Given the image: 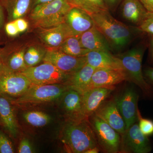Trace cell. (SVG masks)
I'll return each instance as SVG.
<instances>
[{
	"label": "cell",
	"mask_w": 153,
	"mask_h": 153,
	"mask_svg": "<svg viewBox=\"0 0 153 153\" xmlns=\"http://www.w3.org/2000/svg\"><path fill=\"white\" fill-rule=\"evenodd\" d=\"M90 15L94 27L106 38L112 50L122 51L134 39L144 34L137 27L128 26L118 21L109 10Z\"/></svg>",
	"instance_id": "6da1fadb"
},
{
	"label": "cell",
	"mask_w": 153,
	"mask_h": 153,
	"mask_svg": "<svg viewBox=\"0 0 153 153\" xmlns=\"http://www.w3.org/2000/svg\"><path fill=\"white\" fill-rule=\"evenodd\" d=\"M60 139L68 153H84L89 149L98 147L88 118L66 120L60 131Z\"/></svg>",
	"instance_id": "7a4b0ae2"
},
{
	"label": "cell",
	"mask_w": 153,
	"mask_h": 153,
	"mask_svg": "<svg viewBox=\"0 0 153 153\" xmlns=\"http://www.w3.org/2000/svg\"><path fill=\"white\" fill-rule=\"evenodd\" d=\"M147 48L148 42L143 41L131 49L116 56L120 60L127 80L139 88L146 97L153 98V88L145 79L143 72V57Z\"/></svg>",
	"instance_id": "3957f363"
},
{
	"label": "cell",
	"mask_w": 153,
	"mask_h": 153,
	"mask_svg": "<svg viewBox=\"0 0 153 153\" xmlns=\"http://www.w3.org/2000/svg\"><path fill=\"white\" fill-rule=\"evenodd\" d=\"M71 7L68 0H53L33 7L29 14V19L35 27H51L64 22Z\"/></svg>",
	"instance_id": "277c9868"
},
{
	"label": "cell",
	"mask_w": 153,
	"mask_h": 153,
	"mask_svg": "<svg viewBox=\"0 0 153 153\" xmlns=\"http://www.w3.org/2000/svg\"><path fill=\"white\" fill-rule=\"evenodd\" d=\"M69 88L64 84L44 85L33 84L23 95L14 99L11 102L12 104L20 107L52 102L62 98Z\"/></svg>",
	"instance_id": "5b68a950"
},
{
	"label": "cell",
	"mask_w": 153,
	"mask_h": 153,
	"mask_svg": "<svg viewBox=\"0 0 153 153\" xmlns=\"http://www.w3.org/2000/svg\"><path fill=\"white\" fill-rule=\"evenodd\" d=\"M100 152H119L121 135L94 113L88 117Z\"/></svg>",
	"instance_id": "8992f818"
},
{
	"label": "cell",
	"mask_w": 153,
	"mask_h": 153,
	"mask_svg": "<svg viewBox=\"0 0 153 153\" xmlns=\"http://www.w3.org/2000/svg\"><path fill=\"white\" fill-rule=\"evenodd\" d=\"M21 73L33 84L38 85L65 84L70 75L51 63L45 62L38 66L28 67Z\"/></svg>",
	"instance_id": "52a82bcc"
},
{
	"label": "cell",
	"mask_w": 153,
	"mask_h": 153,
	"mask_svg": "<svg viewBox=\"0 0 153 153\" xmlns=\"http://www.w3.org/2000/svg\"><path fill=\"white\" fill-rule=\"evenodd\" d=\"M152 146L148 137L140 130L138 123L132 125L121 135L120 153H149Z\"/></svg>",
	"instance_id": "ba28073f"
},
{
	"label": "cell",
	"mask_w": 153,
	"mask_h": 153,
	"mask_svg": "<svg viewBox=\"0 0 153 153\" xmlns=\"http://www.w3.org/2000/svg\"><path fill=\"white\" fill-rule=\"evenodd\" d=\"M33 83L21 72L5 69L0 72V94L16 99L23 95Z\"/></svg>",
	"instance_id": "9c48e42d"
},
{
	"label": "cell",
	"mask_w": 153,
	"mask_h": 153,
	"mask_svg": "<svg viewBox=\"0 0 153 153\" xmlns=\"http://www.w3.org/2000/svg\"><path fill=\"white\" fill-rule=\"evenodd\" d=\"M139 96L132 86L124 88L114 98L118 108L125 122L127 129L137 122Z\"/></svg>",
	"instance_id": "30bf717a"
},
{
	"label": "cell",
	"mask_w": 153,
	"mask_h": 153,
	"mask_svg": "<svg viewBox=\"0 0 153 153\" xmlns=\"http://www.w3.org/2000/svg\"><path fill=\"white\" fill-rule=\"evenodd\" d=\"M27 44L20 41H10L0 49V57L6 69L21 72L27 68L24 58Z\"/></svg>",
	"instance_id": "8fae6325"
},
{
	"label": "cell",
	"mask_w": 153,
	"mask_h": 153,
	"mask_svg": "<svg viewBox=\"0 0 153 153\" xmlns=\"http://www.w3.org/2000/svg\"><path fill=\"white\" fill-rule=\"evenodd\" d=\"M43 61L51 63L68 74L76 72L86 63L85 56L74 57L61 52L57 48L47 49Z\"/></svg>",
	"instance_id": "7c38bea8"
},
{
	"label": "cell",
	"mask_w": 153,
	"mask_h": 153,
	"mask_svg": "<svg viewBox=\"0 0 153 153\" xmlns=\"http://www.w3.org/2000/svg\"><path fill=\"white\" fill-rule=\"evenodd\" d=\"M94 114L120 135L125 132L126 129L125 122L118 108L114 98L105 100Z\"/></svg>",
	"instance_id": "4fadbf2b"
},
{
	"label": "cell",
	"mask_w": 153,
	"mask_h": 153,
	"mask_svg": "<svg viewBox=\"0 0 153 153\" xmlns=\"http://www.w3.org/2000/svg\"><path fill=\"white\" fill-rule=\"evenodd\" d=\"M127 80L124 71L120 69H96L91 76L88 89L105 88L114 90L116 86Z\"/></svg>",
	"instance_id": "5bb4252c"
},
{
	"label": "cell",
	"mask_w": 153,
	"mask_h": 153,
	"mask_svg": "<svg viewBox=\"0 0 153 153\" xmlns=\"http://www.w3.org/2000/svg\"><path fill=\"white\" fill-rule=\"evenodd\" d=\"M38 38L47 49H55L70 36H74L64 22L51 27L38 29Z\"/></svg>",
	"instance_id": "9a60e30c"
},
{
	"label": "cell",
	"mask_w": 153,
	"mask_h": 153,
	"mask_svg": "<svg viewBox=\"0 0 153 153\" xmlns=\"http://www.w3.org/2000/svg\"><path fill=\"white\" fill-rule=\"evenodd\" d=\"M64 22L74 36H79L94 26L90 15L75 7H72L68 11L65 16Z\"/></svg>",
	"instance_id": "2e32d148"
},
{
	"label": "cell",
	"mask_w": 153,
	"mask_h": 153,
	"mask_svg": "<svg viewBox=\"0 0 153 153\" xmlns=\"http://www.w3.org/2000/svg\"><path fill=\"white\" fill-rule=\"evenodd\" d=\"M114 90L105 88H95L82 94V119L88 118L93 114Z\"/></svg>",
	"instance_id": "e0dca14e"
},
{
	"label": "cell",
	"mask_w": 153,
	"mask_h": 153,
	"mask_svg": "<svg viewBox=\"0 0 153 153\" xmlns=\"http://www.w3.org/2000/svg\"><path fill=\"white\" fill-rule=\"evenodd\" d=\"M83 94L77 91L69 88L61 98V105L66 120L82 119Z\"/></svg>",
	"instance_id": "ac0fdd59"
},
{
	"label": "cell",
	"mask_w": 153,
	"mask_h": 153,
	"mask_svg": "<svg viewBox=\"0 0 153 153\" xmlns=\"http://www.w3.org/2000/svg\"><path fill=\"white\" fill-rule=\"evenodd\" d=\"M85 57L86 63L95 69L107 68L123 70L119 59L111 52L102 50L90 51Z\"/></svg>",
	"instance_id": "d6986e66"
},
{
	"label": "cell",
	"mask_w": 153,
	"mask_h": 153,
	"mask_svg": "<svg viewBox=\"0 0 153 153\" xmlns=\"http://www.w3.org/2000/svg\"><path fill=\"white\" fill-rule=\"evenodd\" d=\"M149 12L139 0H123L121 16L125 20L138 27L147 16Z\"/></svg>",
	"instance_id": "ffe728a7"
},
{
	"label": "cell",
	"mask_w": 153,
	"mask_h": 153,
	"mask_svg": "<svg viewBox=\"0 0 153 153\" xmlns=\"http://www.w3.org/2000/svg\"><path fill=\"white\" fill-rule=\"evenodd\" d=\"M82 47L89 51L102 50L111 52L112 49L103 35L94 26L79 36Z\"/></svg>",
	"instance_id": "44dd1931"
},
{
	"label": "cell",
	"mask_w": 153,
	"mask_h": 153,
	"mask_svg": "<svg viewBox=\"0 0 153 153\" xmlns=\"http://www.w3.org/2000/svg\"><path fill=\"white\" fill-rule=\"evenodd\" d=\"M95 70L86 63L76 72L70 74L65 84L69 88L83 94L88 89L91 76Z\"/></svg>",
	"instance_id": "7402d4cb"
},
{
	"label": "cell",
	"mask_w": 153,
	"mask_h": 153,
	"mask_svg": "<svg viewBox=\"0 0 153 153\" xmlns=\"http://www.w3.org/2000/svg\"><path fill=\"white\" fill-rule=\"evenodd\" d=\"M0 118L5 128L15 138L19 134V127L11 101L0 94Z\"/></svg>",
	"instance_id": "603a6c76"
},
{
	"label": "cell",
	"mask_w": 153,
	"mask_h": 153,
	"mask_svg": "<svg viewBox=\"0 0 153 153\" xmlns=\"http://www.w3.org/2000/svg\"><path fill=\"white\" fill-rule=\"evenodd\" d=\"M7 14V22L23 18L29 14L33 0H0Z\"/></svg>",
	"instance_id": "cb8c5ba5"
},
{
	"label": "cell",
	"mask_w": 153,
	"mask_h": 153,
	"mask_svg": "<svg viewBox=\"0 0 153 153\" xmlns=\"http://www.w3.org/2000/svg\"><path fill=\"white\" fill-rule=\"evenodd\" d=\"M47 50L42 43L28 42L24 57L27 67L37 66L43 61Z\"/></svg>",
	"instance_id": "d4e9b609"
},
{
	"label": "cell",
	"mask_w": 153,
	"mask_h": 153,
	"mask_svg": "<svg viewBox=\"0 0 153 153\" xmlns=\"http://www.w3.org/2000/svg\"><path fill=\"white\" fill-rule=\"evenodd\" d=\"M57 49L68 55L76 57L85 56L90 51L82 47L79 36H70Z\"/></svg>",
	"instance_id": "484cf974"
},
{
	"label": "cell",
	"mask_w": 153,
	"mask_h": 153,
	"mask_svg": "<svg viewBox=\"0 0 153 153\" xmlns=\"http://www.w3.org/2000/svg\"><path fill=\"white\" fill-rule=\"evenodd\" d=\"M72 7L78 8L89 15L109 10L103 0H68Z\"/></svg>",
	"instance_id": "4316f807"
},
{
	"label": "cell",
	"mask_w": 153,
	"mask_h": 153,
	"mask_svg": "<svg viewBox=\"0 0 153 153\" xmlns=\"http://www.w3.org/2000/svg\"><path fill=\"white\" fill-rule=\"evenodd\" d=\"M23 117L27 123L35 127L45 126L51 120V117L49 115L38 111H31L25 112Z\"/></svg>",
	"instance_id": "83f0119b"
},
{
	"label": "cell",
	"mask_w": 153,
	"mask_h": 153,
	"mask_svg": "<svg viewBox=\"0 0 153 153\" xmlns=\"http://www.w3.org/2000/svg\"><path fill=\"white\" fill-rule=\"evenodd\" d=\"M138 125L140 130L145 135L149 137L153 135V120L143 117L139 109L137 111Z\"/></svg>",
	"instance_id": "f1b7e54d"
},
{
	"label": "cell",
	"mask_w": 153,
	"mask_h": 153,
	"mask_svg": "<svg viewBox=\"0 0 153 153\" xmlns=\"http://www.w3.org/2000/svg\"><path fill=\"white\" fill-rule=\"evenodd\" d=\"M138 28L143 33L153 37V13L149 12L146 19Z\"/></svg>",
	"instance_id": "f546056e"
},
{
	"label": "cell",
	"mask_w": 153,
	"mask_h": 153,
	"mask_svg": "<svg viewBox=\"0 0 153 153\" xmlns=\"http://www.w3.org/2000/svg\"><path fill=\"white\" fill-rule=\"evenodd\" d=\"M0 153H14L13 144L8 137L1 130H0Z\"/></svg>",
	"instance_id": "4dcf8cb0"
},
{
	"label": "cell",
	"mask_w": 153,
	"mask_h": 153,
	"mask_svg": "<svg viewBox=\"0 0 153 153\" xmlns=\"http://www.w3.org/2000/svg\"><path fill=\"white\" fill-rule=\"evenodd\" d=\"M18 152L19 153L34 152L32 145L28 139L24 138L21 140L18 148Z\"/></svg>",
	"instance_id": "1f68e13d"
},
{
	"label": "cell",
	"mask_w": 153,
	"mask_h": 153,
	"mask_svg": "<svg viewBox=\"0 0 153 153\" xmlns=\"http://www.w3.org/2000/svg\"><path fill=\"white\" fill-rule=\"evenodd\" d=\"M4 29L7 35L10 37H15L20 33L14 21L5 24Z\"/></svg>",
	"instance_id": "d6a6232c"
},
{
	"label": "cell",
	"mask_w": 153,
	"mask_h": 153,
	"mask_svg": "<svg viewBox=\"0 0 153 153\" xmlns=\"http://www.w3.org/2000/svg\"><path fill=\"white\" fill-rule=\"evenodd\" d=\"M14 21L20 33H24L29 27L28 22L23 18H19Z\"/></svg>",
	"instance_id": "836d02e7"
},
{
	"label": "cell",
	"mask_w": 153,
	"mask_h": 153,
	"mask_svg": "<svg viewBox=\"0 0 153 153\" xmlns=\"http://www.w3.org/2000/svg\"><path fill=\"white\" fill-rule=\"evenodd\" d=\"M143 72L147 82L153 85V67L146 66L143 69Z\"/></svg>",
	"instance_id": "e575fe53"
},
{
	"label": "cell",
	"mask_w": 153,
	"mask_h": 153,
	"mask_svg": "<svg viewBox=\"0 0 153 153\" xmlns=\"http://www.w3.org/2000/svg\"><path fill=\"white\" fill-rule=\"evenodd\" d=\"M103 1L109 11L114 12L123 0H103Z\"/></svg>",
	"instance_id": "d590c367"
},
{
	"label": "cell",
	"mask_w": 153,
	"mask_h": 153,
	"mask_svg": "<svg viewBox=\"0 0 153 153\" xmlns=\"http://www.w3.org/2000/svg\"><path fill=\"white\" fill-rule=\"evenodd\" d=\"M148 48L149 49V61L153 65V37L149 36L148 41Z\"/></svg>",
	"instance_id": "8d00e7d4"
},
{
	"label": "cell",
	"mask_w": 153,
	"mask_h": 153,
	"mask_svg": "<svg viewBox=\"0 0 153 153\" xmlns=\"http://www.w3.org/2000/svg\"><path fill=\"white\" fill-rule=\"evenodd\" d=\"M149 13H153V0H139Z\"/></svg>",
	"instance_id": "74e56055"
},
{
	"label": "cell",
	"mask_w": 153,
	"mask_h": 153,
	"mask_svg": "<svg viewBox=\"0 0 153 153\" xmlns=\"http://www.w3.org/2000/svg\"><path fill=\"white\" fill-rule=\"evenodd\" d=\"M4 9L1 3L0 2V30H1L4 27L5 18Z\"/></svg>",
	"instance_id": "f35d334b"
},
{
	"label": "cell",
	"mask_w": 153,
	"mask_h": 153,
	"mask_svg": "<svg viewBox=\"0 0 153 153\" xmlns=\"http://www.w3.org/2000/svg\"><path fill=\"white\" fill-rule=\"evenodd\" d=\"M53 1V0H33L32 9L34 7H35V6L38 5L49 2L51 1Z\"/></svg>",
	"instance_id": "ab89813d"
},
{
	"label": "cell",
	"mask_w": 153,
	"mask_h": 153,
	"mask_svg": "<svg viewBox=\"0 0 153 153\" xmlns=\"http://www.w3.org/2000/svg\"><path fill=\"white\" fill-rule=\"evenodd\" d=\"M100 152V150L99 148L98 147H95L87 150L84 153H99Z\"/></svg>",
	"instance_id": "60d3db41"
},
{
	"label": "cell",
	"mask_w": 153,
	"mask_h": 153,
	"mask_svg": "<svg viewBox=\"0 0 153 153\" xmlns=\"http://www.w3.org/2000/svg\"><path fill=\"white\" fill-rule=\"evenodd\" d=\"M5 69H6V68H5L4 66L1 57H0V72L4 71Z\"/></svg>",
	"instance_id": "b9f144b4"
}]
</instances>
